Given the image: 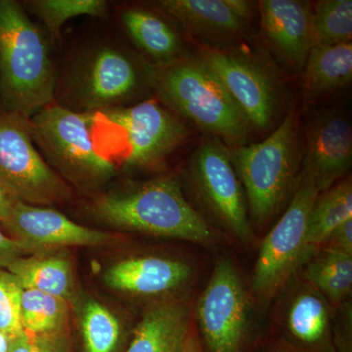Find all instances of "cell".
I'll return each instance as SVG.
<instances>
[{"instance_id": "6da1fadb", "label": "cell", "mask_w": 352, "mask_h": 352, "mask_svg": "<svg viewBox=\"0 0 352 352\" xmlns=\"http://www.w3.org/2000/svg\"><path fill=\"white\" fill-rule=\"evenodd\" d=\"M57 78L47 32L21 2L0 0V111L31 119L54 103Z\"/></svg>"}, {"instance_id": "7a4b0ae2", "label": "cell", "mask_w": 352, "mask_h": 352, "mask_svg": "<svg viewBox=\"0 0 352 352\" xmlns=\"http://www.w3.org/2000/svg\"><path fill=\"white\" fill-rule=\"evenodd\" d=\"M155 67L119 44L98 41L76 50L58 75L55 103L80 113L131 105L146 87L154 89Z\"/></svg>"}, {"instance_id": "3957f363", "label": "cell", "mask_w": 352, "mask_h": 352, "mask_svg": "<svg viewBox=\"0 0 352 352\" xmlns=\"http://www.w3.org/2000/svg\"><path fill=\"white\" fill-rule=\"evenodd\" d=\"M95 219L122 230L205 244L214 231L183 195L175 175L110 190L89 207Z\"/></svg>"}, {"instance_id": "277c9868", "label": "cell", "mask_w": 352, "mask_h": 352, "mask_svg": "<svg viewBox=\"0 0 352 352\" xmlns=\"http://www.w3.org/2000/svg\"><path fill=\"white\" fill-rule=\"evenodd\" d=\"M154 89L164 104L217 138L243 145L252 124L201 59L155 67Z\"/></svg>"}, {"instance_id": "5b68a950", "label": "cell", "mask_w": 352, "mask_h": 352, "mask_svg": "<svg viewBox=\"0 0 352 352\" xmlns=\"http://www.w3.org/2000/svg\"><path fill=\"white\" fill-rule=\"evenodd\" d=\"M32 138L48 166L80 187L99 186L118 173L111 157L97 149L94 113L52 103L30 119Z\"/></svg>"}, {"instance_id": "8992f818", "label": "cell", "mask_w": 352, "mask_h": 352, "mask_svg": "<svg viewBox=\"0 0 352 352\" xmlns=\"http://www.w3.org/2000/svg\"><path fill=\"white\" fill-rule=\"evenodd\" d=\"M230 157L252 219H270L283 205L295 183L300 157L295 113H289L265 140L238 146Z\"/></svg>"}, {"instance_id": "52a82bcc", "label": "cell", "mask_w": 352, "mask_h": 352, "mask_svg": "<svg viewBox=\"0 0 352 352\" xmlns=\"http://www.w3.org/2000/svg\"><path fill=\"white\" fill-rule=\"evenodd\" d=\"M0 182L18 201L43 207L67 200L71 192L38 151L30 119L1 111Z\"/></svg>"}, {"instance_id": "ba28073f", "label": "cell", "mask_w": 352, "mask_h": 352, "mask_svg": "<svg viewBox=\"0 0 352 352\" xmlns=\"http://www.w3.org/2000/svg\"><path fill=\"white\" fill-rule=\"evenodd\" d=\"M319 192L314 180L303 173L286 212L261 244L252 280L256 295L270 298L305 263L308 217Z\"/></svg>"}, {"instance_id": "9c48e42d", "label": "cell", "mask_w": 352, "mask_h": 352, "mask_svg": "<svg viewBox=\"0 0 352 352\" xmlns=\"http://www.w3.org/2000/svg\"><path fill=\"white\" fill-rule=\"evenodd\" d=\"M95 113L122 133L126 147L119 164L126 170L151 168L162 163L187 135L184 124L156 100Z\"/></svg>"}, {"instance_id": "30bf717a", "label": "cell", "mask_w": 352, "mask_h": 352, "mask_svg": "<svg viewBox=\"0 0 352 352\" xmlns=\"http://www.w3.org/2000/svg\"><path fill=\"white\" fill-rule=\"evenodd\" d=\"M197 320L210 352H239L249 325V302L229 259L215 264L197 307Z\"/></svg>"}, {"instance_id": "8fae6325", "label": "cell", "mask_w": 352, "mask_h": 352, "mask_svg": "<svg viewBox=\"0 0 352 352\" xmlns=\"http://www.w3.org/2000/svg\"><path fill=\"white\" fill-rule=\"evenodd\" d=\"M194 182L215 217L238 239L252 238L244 189L231 162L230 152L219 138L199 146L191 161Z\"/></svg>"}, {"instance_id": "7c38bea8", "label": "cell", "mask_w": 352, "mask_h": 352, "mask_svg": "<svg viewBox=\"0 0 352 352\" xmlns=\"http://www.w3.org/2000/svg\"><path fill=\"white\" fill-rule=\"evenodd\" d=\"M0 224L31 254L68 247H100L119 239L113 234L80 226L53 208L22 201L15 204L8 219Z\"/></svg>"}, {"instance_id": "4fadbf2b", "label": "cell", "mask_w": 352, "mask_h": 352, "mask_svg": "<svg viewBox=\"0 0 352 352\" xmlns=\"http://www.w3.org/2000/svg\"><path fill=\"white\" fill-rule=\"evenodd\" d=\"M219 78L252 126L265 129L276 110V91L270 76L244 58L207 50L201 57Z\"/></svg>"}, {"instance_id": "5bb4252c", "label": "cell", "mask_w": 352, "mask_h": 352, "mask_svg": "<svg viewBox=\"0 0 352 352\" xmlns=\"http://www.w3.org/2000/svg\"><path fill=\"white\" fill-rule=\"evenodd\" d=\"M352 129L347 120L336 113H323L307 132L305 171L319 191L325 192L351 170Z\"/></svg>"}, {"instance_id": "9a60e30c", "label": "cell", "mask_w": 352, "mask_h": 352, "mask_svg": "<svg viewBox=\"0 0 352 352\" xmlns=\"http://www.w3.org/2000/svg\"><path fill=\"white\" fill-rule=\"evenodd\" d=\"M259 3L265 38L292 66L305 68L315 45L312 6L298 0H264Z\"/></svg>"}, {"instance_id": "2e32d148", "label": "cell", "mask_w": 352, "mask_h": 352, "mask_svg": "<svg viewBox=\"0 0 352 352\" xmlns=\"http://www.w3.org/2000/svg\"><path fill=\"white\" fill-rule=\"evenodd\" d=\"M156 6L190 34L210 39L239 36L252 15L245 0H161Z\"/></svg>"}, {"instance_id": "e0dca14e", "label": "cell", "mask_w": 352, "mask_h": 352, "mask_svg": "<svg viewBox=\"0 0 352 352\" xmlns=\"http://www.w3.org/2000/svg\"><path fill=\"white\" fill-rule=\"evenodd\" d=\"M188 264L160 256H138L113 264L104 281L115 291L134 296H153L170 293L191 276Z\"/></svg>"}, {"instance_id": "ac0fdd59", "label": "cell", "mask_w": 352, "mask_h": 352, "mask_svg": "<svg viewBox=\"0 0 352 352\" xmlns=\"http://www.w3.org/2000/svg\"><path fill=\"white\" fill-rule=\"evenodd\" d=\"M191 329L186 307L160 303L143 315L124 352H182Z\"/></svg>"}, {"instance_id": "d6986e66", "label": "cell", "mask_w": 352, "mask_h": 352, "mask_svg": "<svg viewBox=\"0 0 352 352\" xmlns=\"http://www.w3.org/2000/svg\"><path fill=\"white\" fill-rule=\"evenodd\" d=\"M24 289H36L76 302L73 263L64 251L44 252L16 259L8 268Z\"/></svg>"}, {"instance_id": "ffe728a7", "label": "cell", "mask_w": 352, "mask_h": 352, "mask_svg": "<svg viewBox=\"0 0 352 352\" xmlns=\"http://www.w3.org/2000/svg\"><path fill=\"white\" fill-rule=\"evenodd\" d=\"M120 21L131 41L156 62L157 67L166 66L182 58L180 36L159 14L133 7L120 13Z\"/></svg>"}, {"instance_id": "44dd1931", "label": "cell", "mask_w": 352, "mask_h": 352, "mask_svg": "<svg viewBox=\"0 0 352 352\" xmlns=\"http://www.w3.org/2000/svg\"><path fill=\"white\" fill-rule=\"evenodd\" d=\"M305 85L310 96L346 87L352 78V44H316L305 65Z\"/></svg>"}, {"instance_id": "7402d4cb", "label": "cell", "mask_w": 352, "mask_h": 352, "mask_svg": "<svg viewBox=\"0 0 352 352\" xmlns=\"http://www.w3.org/2000/svg\"><path fill=\"white\" fill-rule=\"evenodd\" d=\"M351 219L352 184L346 179L317 197L308 217L305 261L319 250L333 229Z\"/></svg>"}, {"instance_id": "603a6c76", "label": "cell", "mask_w": 352, "mask_h": 352, "mask_svg": "<svg viewBox=\"0 0 352 352\" xmlns=\"http://www.w3.org/2000/svg\"><path fill=\"white\" fill-rule=\"evenodd\" d=\"M329 327L330 309L318 292H302L294 298L287 314V328L296 342L316 347L327 339Z\"/></svg>"}, {"instance_id": "cb8c5ba5", "label": "cell", "mask_w": 352, "mask_h": 352, "mask_svg": "<svg viewBox=\"0 0 352 352\" xmlns=\"http://www.w3.org/2000/svg\"><path fill=\"white\" fill-rule=\"evenodd\" d=\"M71 307L68 302L57 296L36 289H23L20 302L23 332L29 335L68 332Z\"/></svg>"}, {"instance_id": "d4e9b609", "label": "cell", "mask_w": 352, "mask_h": 352, "mask_svg": "<svg viewBox=\"0 0 352 352\" xmlns=\"http://www.w3.org/2000/svg\"><path fill=\"white\" fill-rule=\"evenodd\" d=\"M305 277L331 302H342L351 293L352 256L322 251L308 263Z\"/></svg>"}, {"instance_id": "484cf974", "label": "cell", "mask_w": 352, "mask_h": 352, "mask_svg": "<svg viewBox=\"0 0 352 352\" xmlns=\"http://www.w3.org/2000/svg\"><path fill=\"white\" fill-rule=\"evenodd\" d=\"M80 352H118L122 327L105 305L87 300L80 309Z\"/></svg>"}, {"instance_id": "4316f807", "label": "cell", "mask_w": 352, "mask_h": 352, "mask_svg": "<svg viewBox=\"0 0 352 352\" xmlns=\"http://www.w3.org/2000/svg\"><path fill=\"white\" fill-rule=\"evenodd\" d=\"M25 10L36 16L53 38H59L62 28L69 19L89 16L106 19L109 3L105 0H28Z\"/></svg>"}, {"instance_id": "83f0119b", "label": "cell", "mask_w": 352, "mask_h": 352, "mask_svg": "<svg viewBox=\"0 0 352 352\" xmlns=\"http://www.w3.org/2000/svg\"><path fill=\"white\" fill-rule=\"evenodd\" d=\"M315 45L351 43V0H322L312 8Z\"/></svg>"}, {"instance_id": "f1b7e54d", "label": "cell", "mask_w": 352, "mask_h": 352, "mask_svg": "<svg viewBox=\"0 0 352 352\" xmlns=\"http://www.w3.org/2000/svg\"><path fill=\"white\" fill-rule=\"evenodd\" d=\"M22 284L13 273L0 268V333L9 338L23 332L20 320Z\"/></svg>"}, {"instance_id": "f546056e", "label": "cell", "mask_w": 352, "mask_h": 352, "mask_svg": "<svg viewBox=\"0 0 352 352\" xmlns=\"http://www.w3.org/2000/svg\"><path fill=\"white\" fill-rule=\"evenodd\" d=\"M7 352H72L69 333L29 335L22 332L11 338Z\"/></svg>"}, {"instance_id": "4dcf8cb0", "label": "cell", "mask_w": 352, "mask_h": 352, "mask_svg": "<svg viewBox=\"0 0 352 352\" xmlns=\"http://www.w3.org/2000/svg\"><path fill=\"white\" fill-rule=\"evenodd\" d=\"M319 250L352 256V219L333 229Z\"/></svg>"}, {"instance_id": "1f68e13d", "label": "cell", "mask_w": 352, "mask_h": 352, "mask_svg": "<svg viewBox=\"0 0 352 352\" xmlns=\"http://www.w3.org/2000/svg\"><path fill=\"white\" fill-rule=\"evenodd\" d=\"M29 254V250L22 243L9 237L0 227V268L7 270L16 259Z\"/></svg>"}, {"instance_id": "d6a6232c", "label": "cell", "mask_w": 352, "mask_h": 352, "mask_svg": "<svg viewBox=\"0 0 352 352\" xmlns=\"http://www.w3.org/2000/svg\"><path fill=\"white\" fill-rule=\"evenodd\" d=\"M17 201L0 182V223L8 219Z\"/></svg>"}, {"instance_id": "836d02e7", "label": "cell", "mask_w": 352, "mask_h": 352, "mask_svg": "<svg viewBox=\"0 0 352 352\" xmlns=\"http://www.w3.org/2000/svg\"><path fill=\"white\" fill-rule=\"evenodd\" d=\"M182 352H201L200 344H199L198 338L195 333L190 331L188 338H187L186 342H185L184 349Z\"/></svg>"}, {"instance_id": "e575fe53", "label": "cell", "mask_w": 352, "mask_h": 352, "mask_svg": "<svg viewBox=\"0 0 352 352\" xmlns=\"http://www.w3.org/2000/svg\"><path fill=\"white\" fill-rule=\"evenodd\" d=\"M11 338L7 337L3 333H0V352L8 351L9 346H10Z\"/></svg>"}]
</instances>
